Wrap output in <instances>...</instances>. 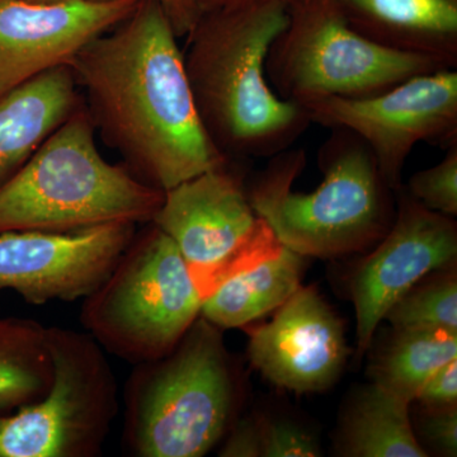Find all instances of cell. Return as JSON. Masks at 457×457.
Instances as JSON below:
<instances>
[{
  "label": "cell",
  "instance_id": "obj_11",
  "mask_svg": "<svg viewBox=\"0 0 457 457\" xmlns=\"http://www.w3.org/2000/svg\"><path fill=\"white\" fill-rule=\"evenodd\" d=\"M137 227L113 222L69 233H0V290L32 305L84 300L112 272Z\"/></svg>",
  "mask_w": 457,
  "mask_h": 457
},
{
  "label": "cell",
  "instance_id": "obj_6",
  "mask_svg": "<svg viewBox=\"0 0 457 457\" xmlns=\"http://www.w3.org/2000/svg\"><path fill=\"white\" fill-rule=\"evenodd\" d=\"M203 303L173 240L147 222L104 284L83 300L80 323L107 353L135 366L173 350Z\"/></svg>",
  "mask_w": 457,
  "mask_h": 457
},
{
  "label": "cell",
  "instance_id": "obj_8",
  "mask_svg": "<svg viewBox=\"0 0 457 457\" xmlns=\"http://www.w3.org/2000/svg\"><path fill=\"white\" fill-rule=\"evenodd\" d=\"M49 392L0 413V457H97L120 411L106 351L87 332L47 327Z\"/></svg>",
  "mask_w": 457,
  "mask_h": 457
},
{
  "label": "cell",
  "instance_id": "obj_29",
  "mask_svg": "<svg viewBox=\"0 0 457 457\" xmlns=\"http://www.w3.org/2000/svg\"><path fill=\"white\" fill-rule=\"evenodd\" d=\"M29 3H37V4H57V3L71 2V0H26Z\"/></svg>",
  "mask_w": 457,
  "mask_h": 457
},
{
  "label": "cell",
  "instance_id": "obj_3",
  "mask_svg": "<svg viewBox=\"0 0 457 457\" xmlns=\"http://www.w3.org/2000/svg\"><path fill=\"white\" fill-rule=\"evenodd\" d=\"M305 164L303 149H286L270 156L246 186L249 203L279 243L318 258L378 245L392 228L396 197L365 141L345 129H332L318 152L323 182L311 194L294 191Z\"/></svg>",
  "mask_w": 457,
  "mask_h": 457
},
{
  "label": "cell",
  "instance_id": "obj_17",
  "mask_svg": "<svg viewBox=\"0 0 457 457\" xmlns=\"http://www.w3.org/2000/svg\"><path fill=\"white\" fill-rule=\"evenodd\" d=\"M305 258L279 246L275 253L219 285L204 300L201 317L220 329H230L278 311L300 287Z\"/></svg>",
  "mask_w": 457,
  "mask_h": 457
},
{
  "label": "cell",
  "instance_id": "obj_15",
  "mask_svg": "<svg viewBox=\"0 0 457 457\" xmlns=\"http://www.w3.org/2000/svg\"><path fill=\"white\" fill-rule=\"evenodd\" d=\"M370 40L457 68V0H335Z\"/></svg>",
  "mask_w": 457,
  "mask_h": 457
},
{
  "label": "cell",
  "instance_id": "obj_21",
  "mask_svg": "<svg viewBox=\"0 0 457 457\" xmlns=\"http://www.w3.org/2000/svg\"><path fill=\"white\" fill-rule=\"evenodd\" d=\"M395 330L457 332V279L445 273L423 285H416L387 312Z\"/></svg>",
  "mask_w": 457,
  "mask_h": 457
},
{
  "label": "cell",
  "instance_id": "obj_16",
  "mask_svg": "<svg viewBox=\"0 0 457 457\" xmlns=\"http://www.w3.org/2000/svg\"><path fill=\"white\" fill-rule=\"evenodd\" d=\"M84 104L69 66H57L0 96V186Z\"/></svg>",
  "mask_w": 457,
  "mask_h": 457
},
{
  "label": "cell",
  "instance_id": "obj_5",
  "mask_svg": "<svg viewBox=\"0 0 457 457\" xmlns=\"http://www.w3.org/2000/svg\"><path fill=\"white\" fill-rule=\"evenodd\" d=\"M220 328L198 317L163 357L135 365L122 442L137 457H201L227 435L236 384Z\"/></svg>",
  "mask_w": 457,
  "mask_h": 457
},
{
  "label": "cell",
  "instance_id": "obj_23",
  "mask_svg": "<svg viewBox=\"0 0 457 457\" xmlns=\"http://www.w3.org/2000/svg\"><path fill=\"white\" fill-rule=\"evenodd\" d=\"M261 457H317L321 455L317 440L287 420H258Z\"/></svg>",
  "mask_w": 457,
  "mask_h": 457
},
{
  "label": "cell",
  "instance_id": "obj_12",
  "mask_svg": "<svg viewBox=\"0 0 457 457\" xmlns=\"http://www.w3.org/2000/svg\"><path fill=\"white\" fill-rule=\"evenodd\" d=\"M396 194L395 218L376 249L354 270L352 302L357 318V360L368 352L394 303L426 276L457 255V225L451 216L427 209L407 191Z\"/></svg>",
  "mask_w": 457,
  "mask_h": 457
},
{
  "label": "cell",
  "instance_id": "obj_26",
  "mask_svg": "<svg viewBox=\"0 0 457 457\" xmlns=\"http://www.w3.org/2000/svg\"><path fill=\"white\" fill-rule=\"evenodd\" d=\"M219 455L222 457H260L261 433L258 420L245 418L239 420L228 433Z\"/></svg>",
  "mask_w": 457,
  "mask_h": 457
},
{
  "label": "cell",
  "instance_id": "obj_13",
  "mask_svg": "<svg viewBox=\"0 0 457 457\" xmlns=\"http://www.w3.org/2000/svg\"><path fill=\"white\" fill-rule=\"evenodd\" d=\"M139 3L0 0V96L44 71L68 66L90 41L130 16Z\"/></svg>",
  "mask_w": 457,
  "mask_h": 457
},
{
  "label": "cell",
  "instance_id": "obj_25",
  "mask_svg": "<svg viewBox=\"0 0 457 457\" xmlns=\"http://www.w3.org/2000/svg\"><path fill=\"white\" fill-rule=\"evenodd\" d=\"M456 399L457 362L456 360H453L427 380L418 393L416 402L428 408L437 409L456 405Z\"/></svg>",
  "mask_w": 457,
  "mask_h": 457
},
{
  "label": "cell",
  "instance_id": "obj_22",
  "mask_svg": "<svg viewBox=\"0 0 457 457\" xmlns=\"http://www.w3.org/2000/svg\"><path fill=\"white\" fill-rule=\"evenodd\" d=\"M414 200L432 212L455 218L457 215V141L446 147L440 163L417 171L405 189Z\"/></svg>",
  "mask_w": 457,
  "mask_h": 457
},
{
  "label": "cell",
  "instance_id": "obj_24",
  "mask_svg": "<svg viewBox=\"0 0 457 457\" xmlns=\"http://www.w3.org/2000/svg\"><path fill=\"white\" fill-rule=\"evenodd\" d=\"M423 435L444 455H457V411L456 405L433 409L423 420Z\"/></svg>",
  "mask_w": 457,
  "mask_h": 457
},
{
  "label": "cell",
  "instance_id": "obj_1",
  "mask_svg": "<svg viewBox=\"0 0 457 457\" xmlns=\"http://www.w3.org/2000/svg\"><path fill=\"white\" fill-rule=\"evenodd\" d=\"M177 40L161 5L140 0L68 65L102 140L163 192L228 161L201 122Z\"/></svg>",
  "mask_w": 457,
  "mask_h": 457
},
{
  "label": "cell",
  "instance_id": "obj_2",
  "mask_svg": "<svg viewBox=\"0 0 457 457\" xmlns=\"http://www.w3.org/2000/svg\"><path fill=\"white\" fill-rule=\"evenodd\" d=\"M287 21L286 3H252L203 13L187 36L183 57L198 116L228 159L270 158L312 125L305 108L267 79V54Z\"/></svg>",
  "mask_w": 457,
  "mask_h": 457
},
{
  "label": "cell",
  "instance_id": "obj_7",
  "mask_svg": "<svg viewBox=\"0 0 457 457\" xmlns=\"http://www.w3.org/2000/svg\"><path fill=\"white\" fill-rule=\"evenodd\" d=\"M438 69L451 68L361 35L348 25L335 0L291 4L287 25L266 57L272 89L299 106L328 97H371Z\"/></svg>",
  "mask_w": 457,
  "mask_h": 457
},
{
  "label": "cell",
  "instance_id": "obj_9",
  "mask_svg": "<svg viewBox=\"0 0 457 457\" xmlns=\"http://www.w3.org/2000/svg\"><path fill=\"white\" fill-rule=\"evenodd\" d=\"M240 163L228 159L168 189L152 220L179 248L204 300L282 245L249 203Z\"/></svg>",
  "mask_w": 457,
  "mask_h": 457
},
{
  "label": "cell",
  "instance_id": "obj_14",
  "mask_svg": "<svg viewBox=\"0 0 457 457\" xmlns=\"http://www.w3.org/2000/svg\"><path fill=\"white\" fill-rule=\"evenodd\" d=\"M347 353L342 321L312 287L300 286L270 323L249 332L252 365L270 383L291 392L332 386Z\"/></svg>",
  "mask_w": 457,
  "mask_h": 457
},
{
  "label": "cell",
  "instance_id": "obj_27",
  "mask_svg": "<svg viewBox=\"0 0 457 457\" xmlns=\"http://www.w3.org/2000/svg\"><path fill=\"white\" fill-rule=\"evenodd\" d=\"M97 2H110V0H97ZM155 2L163 9L171 29L179 38L187 37L203 16L197 0H155Z\"/></svg>",
  "mask_w": 457,
  "mask_h": 457
},
{
  "label": "cell",
  "instance_id": "obj_4",
  "mask_svg": "<svg viewBox=\"0 0 457 457\" xmlns=\"http://www.w3.org/2000/svg\"><path fill=\"white\" fill-rule=\"evenodd\" d=\"M95 134L83 104L0 186V233H69L113 222H152L164 192L125 165L108 163Z\"/></svg>",
  "mask_w": 457,
  "mask_h": 457
},
{
  "label": "cell",
  "instance_id": "obj_10",
  "mask_svg": "<svg viewBox=\"0 0 457 457\" xmlns=\"http://www.w3.org/2000/svg\"><path fill=\"white\" fill-rule=\"evenodd\" d=\"M302 107L312 125L345 129L365 141L384 179L396 192L418 143L444 147L456 143L457 71L438 69L371 97H328Z\"/></svg>",
  "mask_w": 457,
  "mask_h": 457
},
{
  "label": "cell",
  "instance_id": "obj_19",
  "mask_svg": "<svg viewBox=\"0 0 457 457\" xmlns=\"http://www.w3.org/2000/svg\"><path fill=\"white\" fill-rule=\"evenodd\" d=\"M53 380L47 327L33 319L0 315V413L37 402Z\"/></svg>",
  "mask_w": 457,
  "mask_h": 457
},
{
  "label": "cell",
  "instance_id": "obj_20",
  "mask_svg": "<svg viewBox=\"0 0 457 457\" xmlns=\"http://www.w3.org/2000/svg\"><path fill=\"white\" fill-rule=\"evenodd\" d=\"M456 357L457 332L396 330L375 361L371 376L375 384L411 404L427 380Z\"/></svg>",
  "mask_w": 457,
  "mask_h": 457
},
{
  "label": "cell",
  "instance_id": "obj_18",
  "mask_svg": "<svg viewBox=\"0 0 457 457\" xmlns=\"http://www.w3.org/2000/svg\"><path fill=\"white\" fill-rule=\"evenodd\" d=\"M407 400L372 383L352 402L341 429L339 453L351 457H426Z\"/></svg>",
  "mask_w": 457,
  "mask_h": 457
},
{
  "label": "cell",
  "instance_id": "obj_28",
  "mask_svg": "<svg viewBox=\"0 0 457 457\" xmlns=\"http://www.w3.org/2000/svg\"><path fill=\"white\" fill-rule=\"evenodd\" d=\"M262 2H282L290 7L291 4L302 2V0H197V4L201 9V13H206V12L215 11V9L236 7V5Z\"/></svg>",
  "mask_w": 457,
  "mask_h": 457
}]
</instances>
